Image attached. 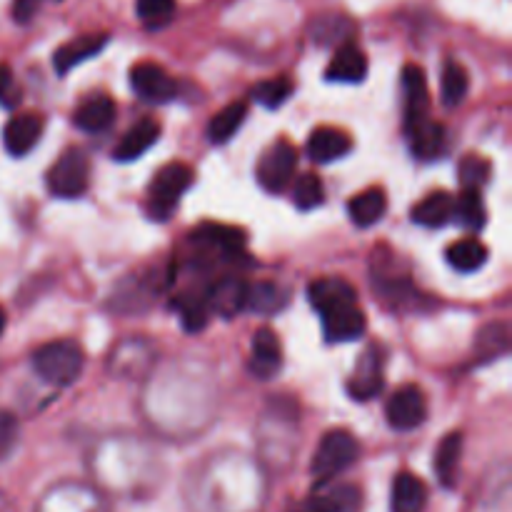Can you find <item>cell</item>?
Here are the masks:
<instances>
[{
	"instance_id": "cell-9",
	"label": "cell",
	"mask_w": 512,
	"mask_h": 512,
	"mask_svg": "<svg viewBox=\"0 0 512 512\" xmlns=\"http://www.w3.org/2000/svg\"><path fill=\"white\" fill-rule=\"evenodd\" d=\"M320 318H323L325 338L330 343H350V340H358L365 333V328H368L358 303L340 305V308L328 310V313H320Z\"/></svg>"
},
{
	"instance_id": "cell-25",
	"label": "cell",
	"mask_w": 512,
	"mask_h": 512,
	"mask_svg": "<svg viewBox=\"0 0 512 512\" xmlns=\"http://www.w3.org/2000/svg\"><path fill=\"white\" fill-rule=\"evenodd\" d=\"M385 210H388V198H385L383 188L363 190V193L355 195L348 203V215L358 228H370V225H375L383 218Z\"/></svg>"
},
{
	"instance_id": "cell-24",
	"label": "cell",
	"mask_w": 512,
	"mask_h": 512,
	"mask_svg": "<svg viewBox=\"0 0 512 512\" xmlns=\"http://www.w3.org/2000/svg\"><path fill=\"white\" fill-rule=\"evenodd\" d=\"M460 460H463V435L448 433L438 445L435 453V473L443 488H455L458 483Z\"/></svg>"
},
{
	"instance_id": "cell-1",
	"label": "cell",
	"mask_w": 512,
	"mask_h": 512,
	"mask_svg": "<svg viewBox=\"0 0 512 512\" xmlns=\"http://www.w3.org/2000/svg\"><path fill=\"white\" fill-rule=\"evenodd\" d=\"M83 350L73 340H53L45 343L33 353V368L45 383L58 385H73L83 373Z\"/></svg>"
},
{
	"instance_id": "cell-22",
	"label": "cell",
	"mask_w": 512,
	"mask_h": 512,
	"mask_svg": "<svg viewBox=\"0 0 512 512\" xmlns=\"http://www.w3.org/2000/svg\"><path fill=\"white\" fill-rule=\"evenodd\" d=\"M115 120V103L108 95H90L88 100L78 105L75 110V125L85 133H103L113 125Z\"/></svg>"
},
{
	"instance_id": "cell-26",
	"label": "cell",
	"mask_w": 512,
	"mask_h": 512,
	"mask_svg": "<svg viewBox=\"0 0 512 512\" xmlns=\"http://www.w3.org/2000/svg\"><path fill=\"white\" fill-rule=\"evenodd\" d=\"M190 238L205 245H215L223 253H240L245 248V233L238 228H230V225L203 223L190 233Z\"/></svg>"
},
{
	"instance_id": "cell-15",
	"label": "cell",
	"mask_w": 512,
	"mask_h": 512,
	"mask_svg": "<svg viewBox=\"0 0 512 512\" xmlns=\"http://www.w3.org/2000/svg\"><path fill=\"white\" fill-rule=\"evenodd\" d=\"M308 300L318 313H328V310L340 308V305L358 303V293L343 278H320L308 285Z\"/></svg>"
},
{
	"instance_id": "cell-39",
	"label": "cell",
	"mask_w": 512,
	"mask_h": 512,
	"mask_svg": "<svg viewBox=\"0 0 512 512\" xmlns=\"http://www.w3.org/2000/svg\"><path fill=\"white\" fill-rule=\"evenodd\" d=\"M15 443H18V420H15V415L0 410V460L8 458Z\"/></svg>"
},
{
	"instance_id": "cell-13",
	"label": "cell",
	"mask_w": 512,
	"mask_h": 512,
	"mask_svg": "<svg viewBox=\"0 0 512 512\" xmlns=\"http://www.w3.org/2000/svg\"><path fill=\"white\" fill-rule=\"evenodd\" d=\"M363 495L355 485H335L328 493H315L295 508V512H360Z\"/></svg>"
},
{
	"instance_id": "cell-34",
	"label": "cell",
	"mask_w": 512,
	"mask_h": 512,
	"mask_svg": "<svg viewBox=\"0 0 512 512\" xmlns=\"http://www.w3.org/2000/svg\"><path fill=\"white\" fill-rule=\"evenodd\" d=\"M458 175H460V185H463V188L480 190L490 180V163L483 158V155L470 153L460 160Z\"/></svg>"
},
{
	"instance_id": "cell-40",
	"label": "cell",
	"mask_w": 512,
	"mask_h": 512,
	"mask_svg": "<svg viewBox=\"0 0 512 512\" xmlns=\"http://www.w3.org/2000/svg\"><path fill=\"white\" fill-rule=\"evenodd\" d=\"M43 0H15L13 3V18L18 23H30L35 18V13L40 10Z\"/></svg>"
},
{
	"instance_id": "cell-23",
	"label": "cell",
	"mask_w": 512,
	"mask_h": 512,
	"mask_svg": "<svg viewBox=\"0 0 512 512\" xmlns=\"http://www.w3.org/2000/svg\"><path fill=\"white\" fill-rule=\"evenodd\" d=\"M455 213V198L445 190H435V193L425 195L418 205L413 208L410 218L423 228H440V225L450 223Z\"/></svg>"
},
{
	"instance_id": "cell-32",
	"label": "cell",
	"mask_w": 512,
	"mask_h": 512,
	"mask_svg": "<svg viewBox=\"0 0 512 512\" xmlns=\"http://www.w3.org/2000/svg\"><path fill=\"white\" fill-rule=\"evenodd\" d=\"M290 93H293V83H290L288 78L263 80V83H258L253 90H250L255 103H260L263 108H270V110L280 108V105L290 98Z\"/></svg>"
},
{
	"instance_id": "cell-2",
	"label": "cell",
	"mask_w": 512,
	"mask_h": 512,
	"mask_svg": "<svg viewBox=\"0 0 512 512\" xmlns=\"http://www.w3.org/2000/svg\"><path fill=\"white\" fill-rule=\"evenodd\" d=\"M358 455L360 443L348 430H330V433H325L318 445V453L313 458V465H310V473H313L318 488L320 485H328L335 475L348 470L358 460Z\"/></svg>"
},
{
	"instance_id": "cell-4",
	"label": "cell",
	"mask_w": 512,
	"mask_h": 512,
	"mask_svg": "<svg viewBox=\"0 0 512 512\" xmlns=\"http://www.w3.org/2000/svg\"><path fill=\"white\" fill-rule=\"evenodd\" d=\"M88 175V155L80 148H68L48 170L45 183H48L50 193L58 195V198H78L88 188Z\"/></svg>"
},
{
	"instance_id": "cell-27",
	"label": "cell",
	"mask_w": 512,
	"mask_h": 512,
	"mask_svg": "<svg viewBox=\"0 0 512 512\" xmlns=\"http://www.w3.org/2000/svg\"><path fill=\"white\" fill-rule=\"evenodd\" d=\"M245 115H248V103H243V100L225 105V108L220 110V113L215 115V118L208 123V140H210V143H213V145L228 143V140L233 138V135L240 130Z\"/></svg>"
},
{
	"instance_id": "cell-19",
	"label": "cell",
	"mask_w": 512,
	"mask_h": 512,
	"mask_svg": "<svg viewBox=\"0 0 512 512\" xmlns=\"http://www.w3.org/2000/svg\"><path fill=\"white\" fill-rule=\"evenodd\" d=\"M403 95H405V125L413 120L428 118L430 93L425 70L420 65H405L403 68Z\"/></svg>"
},
{
	"instance_id": "cell-17",
	"label": "cell",
	"mask_w": 512,
	"mask_h": 512,
	"mask_svg": "<svg viewBox=\"0 0 512 512\" xmlns=\"http://www.w3.org/2000/svg\"><path fill=\"white\" fill-rule=\"evenodd\" d=\"M160 138V123L155 118H143L128 130V133L120 138V143L115 145L113 158L120 163H130V160H138L140 155L148 148H153Z\"/></svg>"
},
{
	"instance_id": "cell-7",
	"label": "cell",
	"mask_w": 512,
	"mask_h": 512,
	"mask_svg": "<svg viewBox=\"0 0 512 512\" xmlns=\"http://www.w3.org/2000/svg\"><path fill=\"white\" fill-rule=\"evenodd\" d=\"M130 85L148 103H170L178 95L175 80L155 63H138L130 68Z\"/></svg>"
},
{
	"instance_id": "cell-5",
	"label": "cell",
	"mask_w": 512,
	"mask_h": 512,
	"mask_svg": "<svg viewBox=\"0 0 512 512\" xmlns=\"http://www.w3.org/2000/svg\"><path fill=\"white\" fill-rule=\"evenodd\" d=\"M295 168H298V148L293 143H288V140H275L260 155L255 175H258V183L268 193H283L293 183Z\"/></svg>"
},
{
	"instance_id": "cell-38",
	"label": "cell",
	"mask_w": 512,
	"mask_h": 512,
	"mask_svg": "<svg viewBox=\"0 0 512 512\" xmlns=\"http://www.w3.org/2000/svg\"><path fill=\"white\" fill-rule=\"evenodd\" d=\"M20 85L18 80H15L13 70L8 68V65H0V105L3 108H18L20 105Z\"/></svg>"
},
{
	"instance_id": "cell-11",
	"label": "cell",
	"mask_w": 512,
	"mask_h": 512,
	"mask_svg": "<svg viewBox=\"0 0 512 512\" xmlns=\"http://www.w3.org/2000/svg\"><path fill=\"white\" fill-rule=\"evenodd\" d=\"M248 288L250 285L238 275H225L210 288L208 310L220 318H235L248 305Z\"/></svg>"
},
{
	"instance_id": "cell-6",
	"label": "cell",
	"mask_w": 512,
	"mask_h": 512,
	"mask_svg": "<svg viewBox=\"0 0 512 512\" xmlns=\"http://www.w3.org/2000/svg\"><path fill=\"white\" fill-rule=\"evenodd\" d=\"M385 418H388L390 428L408 433V430L420 428L428 420V400L418 385H405L390 395L388 405H385Z\"/></svg>"
},
{
	"instance_id": "cell-41",
	"label": "cell",
	"mask_w": 512,
	"mask_h": 512,
	"mask_svg": "<svg viewBox=\"0 0 512 512\" xmlns=\"http://www.w3.org/2000/svg\"><path fill=\"white\" fill-rule=\"evenodd\" d=\"M3 330H5V310L0 308V335H3Z\"/></svg>"
},
{
	"instance_id": "cell-14",
	"label": "cell",
	"mask_w": 512,
	"mask_h": 512,
	"mask_svg": "<svg viewBox=\"0 0 512 512\" xmlns=\"http://www.w3.org/2000/svg\"><path fill=\"white\" fill-rule=\"evenodd\" d=\"M108 45V33H90L80 35V38L70 40V43L60 45L53 53V65L60 75H65L68 70H73L75 65L85 63V60L95 58L100 50Z\"/></svg>"
},
{
	"instance_id": "cell-8",
	"label": "cell",
	"mask_w": 512,
	"mask_h": 512,
	"mask_svg": "<svg viewBox=\"0 0 512 512\" xmlns=\"http://www.w3.org/2000/svg\"><path fill=\"white\" fill-rule=\"evenodd\" d=\"M383 353L378 348L365 350L360 363L355 365L353 375L348 380V393L350 398L355 400H370L378 398L385 388V378H383Z\"/></svg>"
},
{
	"instance_id": "cell-21",
	"label": "cell",
	"mask_w": 512,
	"mask_h": 512,
	"mask_svg": "<svg viewBox=\"0 0 512 512\" xmlns=\"http://www.w3.org/2000/svg\"><path fill=\"white\" fill-rule=\"evenodd\" d=\"M428 505V488L413 473H400L393 483L390 512H423Z\"/></svg>"
},
{
	"instance_id": "cell-33",
	"label": "cell",
	"mask_w": 512,
	"mask_h": 512,
	"mask_svg": "<svg viewBox=\"0 0 512 512\" xmlns=\"http://www.w3.org/2000/svg\"><path fill=\"white\" fill-rule=\"evenodd\" d=\"M293 200L300 210L318 208V205L325 200L323 180H320L315 173H303L298 180H295Z\"/></svg>"
},
{
	"instance_id": "cell-16",
	"label": "cell",
	"mask_w": 512,
	"mask_h": 512,
	"mask_svg": "<svg viewBox=\"0 0 512 512\" xmlns=\"http://www.w3.org/2000/svg\"><path fill=\"white\" fill-rule=\"evenodd\" d=\"M368 75V58L353 43H345L335 50L333 60L325 68V78L333 83H363Z\"/></svg>"
},
{
	"instance_id": "cell-37",
	"label": "cell",
	"mask_w": 512,
	"mask_h": 512,
	"mask_svg": "<svg viewBox=\"0 0 512 512\" xmlns=\"http://www.w3.org/2000/svg\"><path fill=\"white\" fill-rule=\"evenodd\" d=\"M175 308L180 310L183 328L190 330V333H198V330H203L205 323H208V303H203L200 298L185 295L183 300H178V303H175Z\"/></svg>"
},
{
	"instance_id": "cell-35",
	"label": "cell",
	"mask_w": 512,
	"mask_h": 512,
	"mask_svg": "<svg viewBox=\"0 0 512 512\" xmlns=\"http://www.w3.org/2000/svg\"><path fill=\"white\" fill-rule=\"evenodd\" d=\"M135 13L148 28H160L168 23L175 13V0H138Z\"/></svg>"
},
{
	"instance_id": "cell-20",
	"label": "cell",
	"mask_w": 512,
	"mask_h": 512,
	"mask_svg": "<svg viewBox=\"0 0 512 512\" xmlns=\"http://www.w3.org/2000/svg\"><path fill=\"white\" fill-rule=\"evenodd\" d=\"M350 148H353V140L338 128H315L310 133L308 145H305L308 158L315 160V163H333V160L348 155Z\"/></svg>"
},
{
	"instance_id": "cell-30",
	"label": "cell",
	"mask_w": 512,
	"mask_h": 512,
	"mask_svg": "<svg viewBox=\"0 0 512 512\" xmlns=\"http://www.w3.org/2000/svg\"><path fill=\"white\" fill-rule=\"evenodd\" d=\"M468 88V70L460 63H455V60H450L443 68V78H440V95H443V103L448 105V108H455V105H460L465 100Z\"/></svg>"
},
{
	"instance_id": "cell-10",
	"label": "cell",
	"mask_w": 512,
	"mask_h": 512,
	"mask_svg": "<svg viewBox=\"0 0 512 512\" xmlns=\"http://www.w3.org/2000/svg\"><path fill=\"white\" fill-rule=\"evenodd\" d=\"M43 118L38 113H20L5 123L3 128V145L10 155L23 158L25 153L38 145L40 135H43Z\"/></svg>"
},
{
	"instance_id": "cell-29",
	"label": "cell",
	"mask_w": 512,
	"mask_h": 512,
	"mask_svg": "<svg viewBox=\"0 0 512 512\" xmlns=\"http://www.w3.org/2000/svg\"><path fill=\"white\" fill-rule=\"evenodd\" d=\"M453 218L468 230L483 228L485 220H488V213H485V203H483V195H480V190H473V188L463 190V195L455 200Z\"/></svg>"
},
{
	"instance_id": "cell-12",
	"label": "cell",
	"mask_w": 512,
	"mask_h": 512,
	"mask_svg": "<svg viewBox=\"0 0 512 512\" xmlns=\"http://www.w3.org/2000/svg\"><path fill=\"white\" fill-rule=\"evenodd\" d=\"M283 365V345L278 335L268 328H260L253 338V350H250V373L260 380L275 378V373Z\"/></svg>"
},
{
	"instance_id": "cell-18",
	"label": "cell",
	"mask_w": 512,
	"mask_h": 512,
	"mask_svg": "<svg viewBox=\"0 0 512 512\" xmlns=\"http://www.w3.org/2000/svg\"><path fill=\"white\" fill-rule=\"evenodd\" d=\"M405 133H408L410 148L418 158L433 160L440 158L445 150V128L440 123H435L433 118H420L413 123L405 125Z\"/></svg>"
},
{
	"instance_id": "cell-28",
	"label": "cell",
	"mask_w": 512,
	"mask_h": 512,
	"mask_svg": "<svg viewBox=\"0 0 512 512\" xmlns=\"http://www.w3.org/2000/svg\"><path fill=\"white\" fill-rule=\"evenodd\" d=\"M445 258L460 273H473V270H480L488 263V248L478 238H463L450 245Z\"/></svg>"
},
{
	"instance_id": "cell-36",
	"label": "cell",
	"mask_w": 512,
	"mask_h": 512,
	"mask_svg": "<svg viewBox=\"0 0 512 512\" xmlns=\"http://www.w3.org/2000/svg\"><path fill=\"white\" fill-rule=\"evenodd\" d=\"M505 350H508V325L493 323L480 330L478 355H483V358H498Z\"/></svg>"
},
{
	"instance_id": "cell-3",
	"label": "cell",
	"mask_w": 512,
	"mask_h": 512,
	"mask_svg": "<svg viewBox=\"0 0 512 512\" xmlns=\"http://www.w3.org/2000/svg\"><path fill=\"white\" fill-rule=\"evenodd\" d=\"M193 183V170L185 163H170L158 170L155 180L150 183L148 195V213L150 218H168L175 205L180 203L185 190Z\"/></svg>"
},
{
	"instance_id": "cell-31",
	"label": "cell",
	"mask_w": 512,
	"mask_h": 512,
	"mask_svg": "<svg viewBox=\"0 0 512 512\" xmlns=\"http://www.w3.org/2000/svg\"><path fill=\"white\" fill-rule=\"evenodd\" d=\"M288 303V293L275 283H258L248 288V305L255 313H278Z\"/></svg>"
}]
</instances>
